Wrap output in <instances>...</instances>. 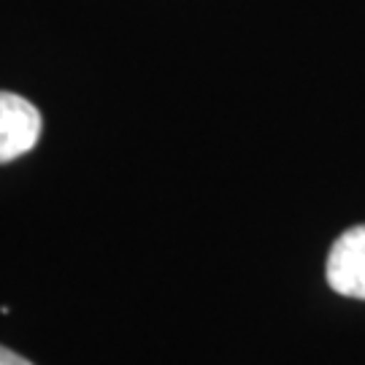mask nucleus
Instances as JSON below:
<instances>
[{"mask_svg": "<svg viewBox=\"0 0 365 365\" xmlns=\"http://www.w3.org/2000/svg\"><path fill=\"white\" fill-rule=\"evenodd\" d=\"M41 138L38 108L22 95L0 92V165L27 155Z\"/></svg>", "mask_w": 365, "mask_h": 365, "instance_id": "nucleus-1", "label": "nucleus"}, {"mask_svg": "<svg viewBox=\"0 0 365 365\" xmlns=\"http://www.w3.org/2000/svg\"><path fill=\"white\" fill-rule=\"evenodd\" d=\"M325 274L330 289L339 295L365 300V225L349 227L336 238Z\"/></svg>", "mask_w": 365, "mask_h": 365, "instance_id": "nucleus-2", "label": "nucleus"}, {"mask_svg": "<svg viewBox=\"0 0 365 365\" xmlns=\"http://www.w3.org/2000/svg\"><path fill=\"white\" fill-rule=\"evenodd\" d=\"M0 365H33L30 360H25L22 354L11 352V349H6V346H0Z\"/></svg>", "mask_w": 365, "mask_h": 365, "instance_id": "nucleus-3", "label": "nucleus"}]
</instances>
